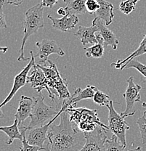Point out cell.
<instances>
[{
    "instance_id": "obj_21",
    "label": "cell",
    "mask_w": 146,
    "mask_h": 151,
    "mask_svg": "<svg viewBox=\"0 0 146 151\" xmlns=\"http://www.w3.org/2000/svg\"><path fill=\"white\" fill-rule=\"evenodd\" d=\"M97 43L92 45V47H84L85 50V55L87 58H100L103 56L105 50L104 41L102 38L100 34H97Z\"/></svg>"
},
{
    "instance_id": "obj_12",
    "label": "cell",
    "mask_w": 146,
    "mask_h": 151,
    "mask_svg": "<svg viewBox=\"0 0 146 151\" xmlns=\"http://www.w3.org/2000/svg\"><path fill=\"white\" fill-rule=\"evenodd\" d=\"M61 113H62L57 115L51 122L47 123V124H45V125L43 126H41V127H35V128H33L28 130L29 132H28L27 136H26V139H27L28 142H29L30 145H37L39 146V147H44V143L45 142V141H46L47 139H48L47 133L49 129H50V126H51V124L57 119V118L59 116H60Z\"/></svg>"
},
{
    "instance_id": "obj_10",
    "label": "cell",
    "mask_w": 146,
    "mask_h": 151,
    "mask_svg": "<svg viewBox=\"0 0 146 151\" xmlns=\"http://www.w3.org/2000/svg\"><path fill=\"white\" fill-rule=\"evenodd\" d=\"M36 46L38 48V52L34 57L39 58L40 60L38 64L46 63L47 61H48V57L52 54H56L58 56H64L65 55V52L57 45L55 40L43 39L37 42Z\"/></svg>"
},
{
    "instance_id": "obj_1",
    "label": "cell",
    "mask_w": 146,
    "mask_h": 151,
    "mask_svg": "<svg viewBox=\"0 0 146 151\" xmlns=\"http://www.w3.org/2000/svg\"><path fill=\"white\" fill-rule=\"evenodd\" d=\"M47 138L50 151H78L86 142L84 133L70 122L66 111L60 114L58 125L51 124Z\"/></svg>"
},
{
    "instance_id": "obj_27",
    "label": "cell",
    "mask_w": 146,
    "mask_h": 151,
    "mask_svg": "<svg viewBox=\"0 0 146 151\" xmlns=\"http://www.w3.org/2000/svg\"><path fill=\"white\" fill-rule=\"evenodd\" d=\"M137 0H125L122 1L119 5V9L122 13L125 15H129L135 9Z\"/></svg>"
},
{
    "instance_id": "obj_16",
    "label": "cell",
    "mask_w": 146,
    "mask_h": 151,
    "mask_svg": "<svg viewBox=\"0 0 146 151\" xmlns=\"http://www.w3.org/2000/svg\"><path fill=\"white\" fill-rule=\"evenodd\" d=\"M100 4V7L94 14V19L100 20L103 21L106 26L112 23L113 19L114 18V5L106 0H97Z\"/></svg>"
},
{
    "instance_id": "obj_40",
    "label": "cell",
    "mask_w": 146,
    "mask_h": 151,
    "mask_svg": "<svg viewBox=\"0 0 146 151\" xmlns=\"http://www.w3.org/2000/svg\"><path fill=\"white\" fill-rule=\"evenodd\" d=\"M3 1H4V0H0V3L3 2Z\"/></svg>"
},
{
    "instance_id": "obj_24",
    "label": "cell",
    "mask_w": 146,
    "mask_h": 151,
    "mask_svg": "<svg viewBox=\"0 0 146 151\" xmlns=\"http://www.w3.org/2000/svg\"><path fill=\"white\" fill-rule=\"evenodd\" d=\"M20 131L23 134V139L22 140V146L20 147V151H40V150H45V147H41L37 145H30L28 142L27 139H26V127H20Z\"/></svg>"
},
{
    "instance_id": "obj_23",
    "label": "cell",
    "mask_w": 146,
    "mask_h": 151,
    "mask_svg": "<svg viewBox=\"0 0 146 151\" xmlns=\"http://www.w3.org/2000/svg\"><path fill=\"white\" fill-rule=\"evenodd\" d=\"M126 147L122 145L117 137L112 135L110 139H107L105 142V150L106 151H124Z\"/></svg>"
},
{
    "instance_id": "obj_9",
    "label": "cell",
    "mask_w": 146,
    "mask_h": 151,
    "mask_svg": "<svg viewBox=\"0 0 146 151\" xmlns=\"http://www.w3.org/2000/svg\"><path fill=\"white\" fill-rule=\"evenodd\" d=\"M30 54H31V60H30V62L28 63V65H26V67L23 68V70H22L18 74H17L15 76V78H14L13 86H12V89H11L10 92L9 93L8 95H7V97L4 99V101L0 104L1 108L4 106V105H5L7 103H8L13 98L15 94L17 93V92L19 90L20 88L24 86L26 83H27L28 74H29L31 69L34 67V65H35V57H34L33 51L30 52Z\"/></svg>"
},
{
    "instance_id": "obj_25",
    "label": "cell",
    "mask_w": 146,
    "mask_h": 151,
    "mask_svg": "<svg viewBox=\"0 0 146 151\" xmlns=\"http://www.w3.org/2000/svg\"><path fill=\"white\" fill-rule=\"evenodd\" d=\"M130 68H133L138 70L141 74L143 76L146 82V65L145 64H142V63L139 62V61L136 60H131L130 62H129L128 63L125 64V65L122 66V67L121 68L120 70Z\"/></svg>"
},
{
    "instance_id": "obj_41",
    "label": "cell",
    "mask_w": 146,
    "mask_h": 151,
    "mask_svg": "<svg viewBox=\"0 0 146 151\" xmlns=\"http://www.w3.org/2000/svg\"><path fill=\"white\" fill-rule=\"evenodd\" d=\"M137 1H140V0H137Z\"/></svg>"
},
{
    "instance_id": "obj_33",
    "label": "cell",
    "mask_w": 146,
    "mask_h": 151,
    "mask_svg": "<svg viewBox=\"0 0 146 151\" xmlns=\"http://www.w3.org/2000/svg\"><path fill=\"white\" fill-rule=\"evenodd\" d=\"M57 13L58 14V15H62V16H65V15H67V12L64 7H60V8L57 10Z\"/></svg>"
},
{
    "instance_id": "obj_15",
    "label": "cell",
    "mask_w": 146,
    "mask_h": 151,
    "mask_svg": "<svg viewBox=\"0 0 146 151\" xmlns=\"http://www.w3.org/2000/svg\"><path fill=\"white\" fill-rule=\"evenodd\" d=\"M92 24L95 25L98 28L99 33H100V36L103 38V41H104L105 47L111 46L113 50H117L118 45H119V40H118L117 37L114 34V33L111 30H110L109 28L106 27L103 21L100 20L94 19L92 20Z\"/></svg>"
},
{
    "instance_id": "obj_13",
    "label": "cell",
    "mask_w": 146,
    "mask_h": 151,
    "mask_svg": "<svg viewBox=\"0 0 146 151\" xmlns=\"http://www.w3.org/2000/svg\"><path fill=\"white\" fill-rule=\"evenodd\" d=\"M34 106V97H26L22 95L19 100V106L17 108L16 113L15 114V119H18V126L20 127H23L24 122L30 117L32 113L33 108Z\"/></svg>"
},
{
    "instance_id": "obj_20",
    "label": "cell",
    "mask_w": 146,
    "mask_h": 151,
    "mask_svg": "<svg viewBox=\"0 0 146 151\" xmlns=\"http://www.w3.org/2000/svg\"><path fill=\"white\" fill-rule=\"evenodd\" d=\"M66 4L64 7L69 15H82L87 12L86 9L87 0H63Z\"/></svg>"
},
{
    "instance_id": "obj_37",
    "label": "cell",
    "mask_w": 146,
    "mask_h": 151,
    "mask_svg": "<svg viewBox=\"0 0 146 151\" xmlns=\"http://www.w3.org/2000/svg\"><path fill=\"white\" fill-rule=\"evenodd\" d=\"M141 42H142V43H145V42H146V34L144 36L143 39H142V40L141 41Z\"/></svg>"
},
{
    "instance_id": "obj_28",
    "label": "cell",
    "mask_w": 146,
    "mask_h": 151,
    "mask_svg": "<svg viewBox=\"0 0 146 151\" xmlns=\"http://www.w3.org/2000/svg\"><path fill=\"white\" fill-rule=\"evenodd\" d=\"M136 123L140 132L142 145H146V111L142 113V116L138 118Z\"/></svg>"
},
{
    "instance_id": "obj_18",
    "label": "cell",
    "mask_w": 146,
    "mask_h": 151,
    "mask_svg": "<svg viewBox=\"0 0 146 151\" xmlns=\"http://www.w3.org/2000/svg\"><path fill=\"white\" fill-rule=\"evenodd\" d=\"M97 88L95 86L92 85H87V87L84 89H81V88H77L75 89L74 92L72 94L70 98L66 99L65 102L69 105H74L78 102L83 100H87V99H92L94 97V94H95Z\"/></svg>"
},
{
    "instance_id": "obj_7",
    "label": "cell",
    "mask_w": 146,
    "mask_h": 151,
    "mask_svg": "<svg viewBox=\"0 0 146 151\" xmlns=\"http://www.w3.org/2000/svg\"><path fill=\"white\" fill-rule=\"evenodd\" d=\"M108 131L107 129L97 126L94 131L85 132L86 142L78 151H106L105 142L108 139Z\"/></svg>"
},
{
    "instance_id": "obj_31",
    "label": "cell",
    "mask_w": 146,
    "mask_h": 151,
    "mask_svg": "<svg viewBox=\"0 0 146 151\" xmlns=\"http://www.w3.org/2000/svg\"><path fill=\"white\" fill-rule=\"evenodd\" d=\"M58 1V0H42L41 3H42V5L43 7H47L52 8V7H54V5Z\"/></svg>"
},
{
    "instance_id": "obj_3",
    "label": "cell",
    "mask_w": 146,
    "mask_h": 151,
    "mask_svg": "<svg viewBox=\"0 0 146 151\" xmlns=\"http://www.w3.org/2000/svg\"><path fill=\"white\" fill-rule=\"evenodd\" d=\"M43 7L42 3H39L29 8L25 13V18L23 22L24 35L19 51L20 55L18 58V61H26L31 60V58H26L24 56V47L28 39L33 34H37L39 29L44 28Z\"/></svg>"
},
{
    "instance_id": "obj_39",
    "label": "cell",
    "mask_w": 146,
    "mask_h": 151,
    "mask_svg": "<svg viewBox=\"0 0 146 151\" xmlns=\"http://www.w3.org/2000/svg\"><path fill=\"white\" fill-rule=\"evenodd\" d=\"M142 106L143 107V108H146V102H143V103H142Z\"/></svg>"
},
{
    "instance_id": "obj_34",
    "label": "cell",
    "mask_w": 146,
    "mask_h": 151,
    "mask_svg": "<svg viewBox=\"0 0 146 151\" xmlns=\"http://www.w3.org/2000/svg\"><path fill=\"white\" fill-rule=\"evenodd\" d=\"M8 50V48L7 47H0V52L3 53L7 52V51Z\"/></svg>"
},
{
    "instance_id": "obj_11",
    "label": "cell",
    "mask_w": 146,
    "mask_h": 151,
    "mask_svg": "<svg viewBox=\"0 0 146 151\" xmlns=\"http://www.w3.org/2000/svg\"><path fill=\"white\" fill-rule=\"evenodd\" d=\"M27 83H29L31 87L35 89L38 93H42V91L43 89L47 90L49 97H50L52 101H55V98L53 97V94L48 86L47 79L45 76V73L36 64L33 67V70H31V74L28 76Z\"/></svg>"
},
{
    "instance_id": "obj_8",
    "label": "cell",
    "mask_w": 146,
    "mask_h": 151,
    "mask_svg": "<svg viewBox=\"0 0 146 151\" xmlns=\"http://www.w3.org/2000/svg\"><path fill=\"white\" fill-rule=\"evenodd\" d=\"M127 82L128 83V86L125 92L123 94V97L126 101V108L124 112L121 113L125 117L133 116L135 113L136 111H134V104L141 101L140 92L142 89V86L140 85L134 83V78L132 76H130L127 80Z\"/></svg>"
},
{
    "instance_id": "obj_29",
    "label": "cell",
    "mask_w": 146,
    "mask_h": 151,
    "mask_svg": "<svg viewBox=\"0 0 146 151\" xmlns=\"http://www.w3.org/2000/svg\"><path fill=\"white\" fill-rule=\"evenodd\" d=\"M100 5L97 0H87L86 1V9L89 14H95L100 9Z\"/></svg>"
},
{
    "instance_id": "obj_5",
    "label": "cell",
    "mask_w": 146,
    "mask_h": 151,
    "mask_svg": "<svg viewBox=\"0 0 146 151\" xmlns=\"http://www.w3.org/2000/svg\"><path fill=\"white\" fill-rule=\"evenodd\" d=\"M47 62L50 65L47 67L41 65L40 64H37V65L43 70L45 76L47 79V84L53 97L55 99L58 97V100L63 101L65 99H68L71 97L68 89V83L66 80L62 78L58 69L55 63L51 60Z\"/></svg>"
},
{
    "instance_id": "obj_30",
    "label": "cell",
    "mask_w": 146,
    "mask_h": 151,
    "mask_svg": "<svg viewBox=\"0 0 146 151\" xmlns=\"http://www.w3.org/2000/svg\"><path fill=\"white\" fill-rule=\"evenodd\" d=\"M4 3H0V28H7V23H6L5 15L4 13V9H3V6H4Z\"/></svg>"
},
{
    "instance_id": "obj_36",
    "label": "cell",
    "mask_w": 146,
    "mask_h": 151,
    "mask_svg": "<svg viewBox=\"0 0 146 151\" xmlns=\"http://www.w3.org/2000/svg\"><path fill=\"white\" fill-rule=\"evenodd\" d=\"M4 117V113H3V111H1V106H0V119H3Z\"/></svg>"
},
{
    "instance_id": "obj_6",
    "label": "cell",
    "mask_w": 146,
    "mask_h": 151,
    "mask_svg": "<svg viewBox=\"0 0 146 151\" xmlns=\"http://www.w3.org/2000/svg\"><path fill=\"white\" fill-rule=\"evenodd\" d=\"M108 109V128L111 132L118 138L122 145L127 147L126 134L127 131L130 129L125 121V116L117 112L114 107V103L111 100L109 104L106 105Z\"/></svg>"
},
{
    "instance_id": "obj_22",
    "label": "cell",
    "mask_w": 146,
    "mask_h": 151,
    "mask_svg": "<svg viewBox=\"0 0 146 151\" xmlns=\"http://www.w3.org/2000/svg\"><path fill=\"white\" fill-rule=\"evenodd\" d=\"M146 54V42L145 43H142L140 42V46L138 47V48L134 52L132 53L129 56L127 57V58H125L124 60H119L117 62L112 63H111V66H115L117 69H121V68L125 64L128 63L129 62H130L131 60H134V58H137L138 56Z\"/></svg>"
},
{
    "instance_id": "obj_14",
    "label": "cell",
    "mask_w": 146,
    "mask_h": 151,
    "mask_svg": "<svg viewBox=\"0 0 146 151\" xmlns=\"http://www.w3.org/2000/svg\"><path fill=\"white\" fill-rule=\"evenodd\" d=\"M47 18L52 21V26L53 28L62 32H68L70 30L76 27L78 24L79 19L76 15H69L67 14L61 18H56L49 15Z\"/></svg>"
},
{
    "instance_id": "obj_2",
    "label": "cell",
    "mask_w": 146,
    "mask_h": 151,
    "mask_svg": "<svg viewBox=\"0 0 146 151\" xmlns=\"http://www.w3.org/2000/svg\"><path fill=\"white\" fill-rule=\"evenodd\" d=\"M65 111L68 113L70 122L73 123L81 132L94 131L97 126L109 129L108 126L100 122L97 110H91L87 108H77L70 105Z\"/></svg>"
},
{
    "instance_id": "obj_32",
    "label": "cell",
    "mask_w": 146,
    "mask_h": 151,
    "mask_svg": "<svg viewBox=\"0 0 146 151\" xmlns=\"http://www.w3.org/2000/svg\"><path fill=\"white\" fill-rule=\"evenodd\" d=\"M8 4H12V5L19 6L24 1V0H6Z\"/></svg>"
},
{
    "instance_id": "obj_17",
    "label": "cell",
    "mask_w": 146,
    "mask_h": 151,
    "mask_svg": "<svg viewBox=\"0 0 146 151\" xmlns=\"http://www.w3.org/2000/svg\"><path fill=\"white\" fill-rule=\"evenodd\" d=\"M98 31V28L95 25L92 24L89 27L85 26H79L78 31L74 34L75 37H76L81 41L83 45H95L97 43V35L95 33Z\"/></svg>"
},
{
    "instance_id": "obj_19",
    "label": "cell",
    "mask_w": 146,
    "mask_h": 151,
    "mask_svg": "<svg viewBox=\"0 0 146 151\" xmlns=\"http://www.w3.org/2000/svg\"><path fill=\"white\" fill-rule=\"evenodd\" d=\"M0 131L3 132L8 136V140L6 142L7 145L12 144L15 139H19L22 141L23 139V134L20 131L18 126V119H15L12 125L6 126V127H0Z\"/></svg>"
},
{
    "instance_id": "obj_4",
    "label": "cell",
    "mask_w": 146,
    "mask_h": 151,
    "mask_svg": "<svg viewBox=\"0 0 146 151\" xmlns=\"http://www.w3.org/2000/svg\"><path fill=\"white\" fill-rule=\"evenodd\" d=\"M34 106L30 116L31 121L29 125L26 127V131L47 124L59 113L65 111L61 108L60 105L53 107L45 104V97L42 93H39L38 96L34 97Z\"/></svg>"
},
{
    "instance_id": "obj_35",
    "label": "cell",
    "mask_w": 146,
    "mask_h": 151,
    "mask_svg": "<svg viewBox=\"0 0 146 151\" xmlns=\"http://www.w3.org/2000/svg\"><path fill=\"white\" fill-rule=\"evenodd\" d=\"M128 151H142V147H141L140 146H138L136 148L132 149V150H129Z\"/></svg>"
},
{
    "instance_id": "obj_42",
    "label": "cell",
    "mask_w": 146,
    "mask_h": 151,
    "mask_svg": "<svg viewBox=\"0 0 146 151\" xmlns=\"http://www.w3.org/2000/svg\"><path fill=\"white\" fill-rule=\"evenodd\" d=\"M12 151H17V150H12Z\"/></svg>"
},
{
    "instance_id": "obj_38",
    "label": "cell",
    "mask_w": 146,
    "mask_h": 151,
    "mask_svg": "<svg viewBox=\"0 0 146 151\" xmlns=\"http://www.w3.org/2000/svg\"><path fill=\"white\" fill-rule=\"evenodd\" d=\"M45 151H50V147H49V145H47L46 147H45Z\"/></svg>"
},
{
    "instance_id": "obj_26",
    "label": "cell",
    "mask_w": 146,
    "mask_h": 151,
    "mask_svg": "<svg viewBox=\"0 0 146 151\" xmlns=\"http://www.w3.org/2000/svg\"><path fill=\"white\" fill-rule=\"evenodd\" d=\"M93 102L100 106H106L111 102V98L108 94L97 89L92 98Z\"/></svg>"
}]
</instances>
